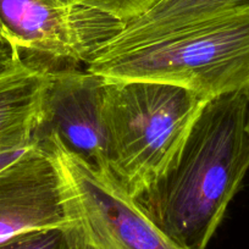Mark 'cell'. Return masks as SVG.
<instances>
[{
    "label": "cell",
    "instance_id": "obj_1",
    "mask_svg": "<svg viewBox=\"0 0 249 249\" xmlns=\"http://www.w3.org/2000/svg\"><path fill=\"white\" fill-rule=\"evenodd\" d=\"M246 90L208 100L164 172L135 198L182 249H207L249 169Z\"/></svg>",
    "mask_w": 249,
    "mask_h": 249
},
{
    "label": "cell",
    "instance_id": "obj_2",
    "mask_svg": "<svg viewBox=\"0 0 249 249\" xmlns=\"http://www.w3.org/2000/svg\"><path fill=\"white\" fill-rule=\"evenodd\" d=\"M87 71L107 80L186 88L204 99L249 88V10L230 11L150 42L103 50Z\"/></svg>",
    "mask_w": 249,
    "mask_h": 249
},
{
    "label": "cell",
    "instance_id": "obj_3",
    "mask_svg": "<svg viewBox=\"0 0 249 249\" xmlns=\"http://www.w3.org/2000/svg\"><path fill=\"white\" fill-rule=\"evenodd\" d=\"M207 102L167 83L105 78L109 171L131 197L166 170Z\"/></svg>",
    "mask_w": 249,
    "mask_h": 249
},
{
    "label": "cell",
    "instance_id": "obj_4",
    "mask_svg": "<svg viewBox=\"0 0 249 249\" xmlns=\"http://www.w3.org/2000/svg\"><path fill=\"white\" fill-rule=\"evenodd\" d=\"M36 145L49 153L59 170L66 249H182L110 172L90 167L56 138Z\"/></svg>",
    "mask_w": 249,
    "mask_h": 249
},
{
    "label": "cell",
    "instance_id": "obj_5",
    "mask_svg": "<svg viewBox=\"0 0 249 249\" xmlns=\"http://www.w3.org/2000/svg\"><path fill=\"white\" fill-rule=\"evenodd\" d=\"M126 23L62 0H0V42L28 61L86 66Z\"/></svg>",
    "mask_w": 249,
    "mask_h": 249
},
{
    "label": "cell",
    "instance_id": "obj_6",
    "mask_svg": "<svg viewBox=\"0 0 249 249\" xmlns=\"http://www.w3.org/2000/svg\"><path fill=\"white\" fill-rule=\"evenodd\" d=\"M105 78L75 69L50 71L33 128V144L56 138L61 145L102 172L109 171L103 116Z\"/></svg>",
    "mask_w": 249,
    "mask_h": 249
},
{
    "label": "cell",
    "instance_id": "obj_7",
    "mask_svg": "<svg viewBox=\"0 0 249 249\" xmlns=\"http://www.w3.org/2000/svg\"><path fill=\"white\" fill-rule=\"evenodd\" d=\"M65 226L59 170L49 153L35 144L0 170V241Z\"/></svg>",
    "mask_w": 249,
    "mask_h": 249
},
{
    "label": "cell",
    "instance_id": "obj_8",
    "mask_svg": "<svg viewBox=\"0 0 249 249\" xmlns=\"http://www.w3.org/2000/svg\"><path fill=\"white\" fill-rule=\"evenodd\" d=\"M238 10H249V0H159L147 13L126 23L103 50L114 52L135 47L187 26Z\"/></svg>",
    "mask_w": 249,
    "mask_h": 249
},
{
    "label": "cell",
    "instance_id": "obj_9",
    "mask_svg": "<svg viewBox=\"0 0 249 249\" xmlns=\"http://www.w3.org/2000/svg\"><path fill=\"white\" fill-rule=\"evenodd\" d=\"M50 71L23 60L18 68L0 76V142L32 136Z\"/></svg>",
    "mask_w": 249,
    "mask_h": 249
},
{
    "label": "cell",
    "instance_id": "obj_10",
    "mask_svg": "<svg viewBox=\"0 0 249 249\" xmlns=\"http://www.w3.org/2000/svg\"><path fill=\"white\" fill-rule=\"evenodd\" d=\"M85 6L128 23L147 13L159 0H62Z\"/></svg>",
    "mask_w": 249,
    "mask_h": 249
},
{
    "label": "cell",
    "instance_id": "obj_11",
    "mask_svg": "<svg viewBox=\"0 0 249 249\" xmlns=\"http://www.w3.org/2000/svg\"><path fill=\"white\" fill-rule=\"evenodd\" d=\"M0 249H66V244L61 229H45L3 239Z\"/></svg>",
    "mask_w": 249,
    "mask_h": 249
},
{
    "label": "cell",
    "instance_id": "obj_12",
    "mask_svg": "<svg viewBox=\"0 0 249 249\" xmlns=\"http://www.w3.org/2000/svg\"><path fill=\"white\" fill-rule=\"evenodd\" d=\"M33 144L32 136H20L0 142V170L22 157Z\"/></svg>",
    "mask_w": 249,
    "mask_h": 249
},
{
    "label": "cell",
    "instance_id": "obj_13",
    "mask_svg": "<svg viewBox=\"0 0 249 249\" xmlns=\"http://www.w3.org/2000/svg\"><path fill=\"white\" fill-rule=\"evenodd\" d=\"M23 60L25 59L10 45L0 42V76L18 68Z\"/></svg>",
    "mask_w": 249,
    "mask_h": 249
},
{
    "label": "cell",
    "instance_id": "obj_14",
    "mask_svg": "<svg viewBox=\"0 0 249 249\" xmlns=\"http://www.w3.org/2000/svg\"><path fill=\"white\" fill-rule=\"evenodd\" d=\"M246 93H247V98H248V126H247V127H248V131H249V88L246 90Z\"/></svg>",
    "mask_w": 249,
    "mask_h": 249
}]
</instances>
